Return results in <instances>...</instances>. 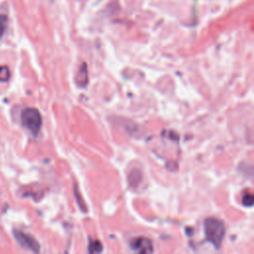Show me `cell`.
<instances>
[{
    "label": "cell",
    "mask_w": 254,
    "mask_h": 254,
    "mask_svg": "<svg viewBox=\"0 0 254 254\" xmlns=\"http://www.w3.org/2000/svg\"><path fill=\"white\" fill-rule=\"evenodd\" d=\"M204 226L207 240L218 249L226 234V227L224 221L215 217H209L205 220Z\"/></svg>",
    "instance_id": "obj_1"
},
{
    "label": "cell",
    "mask_w": 254,
    "mask_h": 254,
    "mask_svg": "<svg viewBox=\"0 0 254 254\" xmlns=\"http://www.w3.org/2000/svg\"><path fill=\"white\" fill-rule=\"evenodd\" d=\"M21 121L26 128L34 135H37L39 133L43 124L41 113L38 109L33 107L25 108L22 111Z\"/></svg>",
    "instance_id": "obj_2"
},
{
    "label": "cell",
    "mask_w": 254,
    "mask_h": 254,
    "mask_svg": "<svg viewBox=\"0 0 254 254\" xmlns=\"http://www.w3.org/2000/svg\"><path fill=\"white\" fill-rule=\"evenodd\" d=\"M14 237L22 248L34 252H38L40 250V245L38 241L30 234H27L21 231H14Z\"/></svg>",
    "instance_id": "obj_3"
},
{
    "label": "cell",
    "mask_w": 254,
    "mask_h": 254,
    "mask_svg": "<svg viewBox=\"0 0 254 254\" xmlns=\"http://www.w3.org/2000/svg\"><path fill=\"white\" fill-rule=\"evenodd\" d=\"M130 247L132 250L138 252V253H151L154 251L153 248V242L151 239L147 237H136L131 240Z\"/></svg>",
    "instance_id": "obj_4"
},
{
    "label": "cell",
    "mask_w": 254,
    "mask_h": 254,
    "mask_svg": "<svg viewBox=\"0 0 254 254\" xmlns=\"http://www.w3.org/2000/svg\"><path fill=\"white\" fill-rule=\"evenodd\" d=\"M77 80H78V84L82 86H85L87 84V71L85 65H83V67L80 69L79 78Z\"/></svg>",
    "instance_id": "obj_5"
},
{
    "label": "cell",
    "mask_w": 254,
    "mask_h": 254,
    "mask_svg": "<svg viewBox=\"0 0 254 254\" xmlns=\"http://www.w3.org/2000/svg\"><path fill=\"white\" fill-rule=\"evenodd\" d=\"M10 76V70L7 66H0V82H7Z\"/></svg>",
    "instance_id": "obj_6"
},
{
    "label": "cell",
    "mask_w": 254,
    "mask_h": 254,
    "mask_svg": "<svg viewBox=\"0 0 254 254\" xmlns=\"http://www.w3.org/2000/svg\"><path fill=\"white\" fill-rule=\"evenodd\" d=\"M88 251L91 252H102L103 251V245L99 240H93L90 241L89 245H88Z\"/></svg>",
    "instance_id": "obj_7"
},
{
    "label": "cell",
    "mask_w": 254,
    "mask_h": 254,
    "mask_svg": "<svg viewBox=\"0 0 254 254\" xmlns=\"http://www.w3.org/2000/svg\"><path fill=\"white\" fill-rule=\"evenodd\" d=\"M253 203H254V197L251 193H246L243 195L242 197V204L244 207H247V208H250L253 206Z\"/></svg>",
    "instance_id": "obj_8"
},
{
    "label": "cell",
    "mask_w": 254,
    "mask_h": 254,
    "mask_svg": "<svg viewBox=\"0 0 254 254\" xmlns=\"http://www.w3.org/2000/svg\"><path fill=\"white\" fill-rule=\"evenodd\" d=\"M6 26H7V17L5 15L0 14V39L2 38V36L5 33Z\"/></svg>",
    "instance_id": "obj_9"
}]
</instances>
